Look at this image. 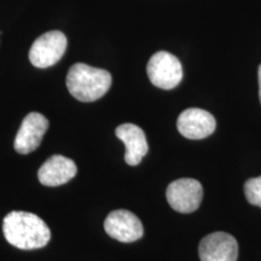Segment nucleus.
Returning a JSON list of instances; mask_svg holds the SVG:
<instances>
[{"label":"nucleus","instance_id":"obj_1","mask_svg":"<svg viewBox=\"0 0 261 261\" xmlns=\"http://www.w3.org/2000/svg\"><path fill=\"white\" fill-rule=\"evenodd\" d=\"M3 232L11 246L23 250L39 249L51 240V231L46 223L28 212L14 211L6 215Z\"/></svg>","mask_w":261,"mask_h":261},{"label":"nucleus","instance_id":"obj_2","mask_svg":"<svg viewBox=\"0 0 261 261\" xmlns=\"http://www.w3.org/2000/svg\"><path fill=\"white\" fill-rule=\"evenodd\" d=\"M109 71L84 63L71 65L67 75V87L71 96L80 102H94L102 98L112 86Z\"/></svg>","mask_w":261,"mask_h":261},{"label":"nucleus","instance_id":"obj_3","mask_svg":"<svg viewBox=\"0 0 261 261\" xmlns=\"http://www.w3.org/2000/svg\"><path fill=\"white\" fill-rule=\"evenodd\" d=\"M146 71L151 84L162 90L174 89L182 79L180 61L167 51H159L151 56Z\"/></svg>","mask_w":261,"mask_h":261},{"label":"nucleus","instance_id":"obj_4","mask_svg":"<svg viewBox=\"0 0 261 261\" xmlns=\"http://www.w3.org/2000/svg\"><path fill=\"white\" fill-rule=\"evenodd\" d=\"M67 50V38L60 31L45 33L33 42L29 61L37 68H48L56 64Z\"/></svg>","mask_w":261,"mask_h":261},{"label":"nucleus","instance_id":"obj_5","mask_svg":"<svg viewBox=\"0 0 261 261\" xmlns=\"http://www.w3.org/2000/svg\"><path fill=\"white\" fill-rule=\"evenodd\" d=\"M167 201L171 207L179 213H192L200 207L203 189L201 182L196 179L182 178L168 185Z\"/></svg>","mask_w":261,"mask_h":261},{"label":"nucleus","instance_id":"obj_6","mask_svg":"<svg viewBox=\"0 0 261 261\" xmlns=\"http://www.w3.org/2000/svg\"><path fill=\"white\" fill-rule=\"evenodd\" d=\"M104 228L110 237L122 243L136 242L144 233L139 218L126 210L112 212L104 221Z\"/></svg>","mask_w":261,"mask_h":261},{"label":"nucleus","instance_id":"obj_7","mask_svg":"<svg viewBox=\"0 0 261 261\" xmlns=\"http://www.w3.org/2000/svg\"><path fill=\"white\" fill-rule=\"evenodd\" d=\"M48 128V121L40 113H29L21 123L15 138V150L18 154H31L41 144Z\"/></svg>","mask_w":261,"mask_h":261},{"label":"nucleus","instance_id":"obj_8","mask_svg":"<svg viewBox=\"0 0 261 261\" xmlns=\"http://www.w3.org/2000/svg\"><path fill=\"white\" fill-rule=\"evenodd\" d=\"M198 255L201 261H237L238 243L226 232L210 233L200 242Z\"/></svg>","mask_w":261,"mask_h":261},{"label":"nucleus","instance_id":"obj_9","mask_svg":"<svg viewBox=\"0 0 261 261\" xmlns=\"http://www.w3.org/2000/svg\"><path fill=\"white\" fill-rule=\"evenodd\" d=\"M214 116L198 108L184 110L178 117L177 127L179 133L188 139H203L215 130Z\"/></svg>","mask_w":261,"mask_h":261},{"label":"nucleus","instance_id":"obj_10","mask_svg":"<svg viewBox=\"0 0 261 261\" xmlns=\"http://www.w3.org/2000/svg\"><path fill=\"white\" fill-rule=\"evenodd\" d=\"M77 168L73 160L62 155H54L38 172L39 181L45 187H60L76 175Z\"/></svg>","mask_w":261,"mask_h":261},{"label":"nucleus","instance_id":"obj_11","mask_svg":"<svg viewBox=\"0 0 261 261\" xmlns=\"http://www.w3.org/2000/svg\"><path fill=\"white\" fill-rule=\"evenodd\" d=\"M115 135L126 146L125 161L127 165H139L149 150L144 130L133 123H123L117 127Z\"/></svg>","mask_w":261,"mask_h":261},{"label":"nucleus","instance_id":"obj_12","mask_svg":"<svg viewBox=\"0 0 261 261\" xmlns=\"http://www.w3.org/2000/svg\"><path fill=\"white\" fill-rule=\"evenodd\" d=\"M244 194L250 204L261 208V177L252 178L244 184Z\"/></svg>","mask_w":261,"mask_h":261},{"label":"nucleus","instance_id":"obj_13","mask_svg":"<svg viewBox=\"0 0 261 261\" xmlns=\"http://www.w3.org/2000/svg\"><path fill=\"white\" fill-rule=\"evenodd\" d=\"M257 79H259V98L261 103V64L259 67V70H257Z\"/></svg>","mask_w":261,"mask_h":261}]
</instances>
